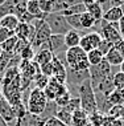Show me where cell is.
<instances>
[{
	"mask_svg": "<svg viewBox=\"0 0 124 126\" xmlns=\"http://www.w3.org/2000/svg\"><path fill=\"white\" fill-rule=\"evenodd\" d=\"M100 41H102V36H100V33L95 32V31L94 32L85 33V35H82L81 43H79V48L83 52L89 53L94 49H98Z\"/></svg>",
	"mask_w": 124,
	"mask_h": 126,
	"instance_id": "9",
	"label": "cell"
},
{
	"mask_svg": "<svg viewBox=\"0 0 124 126\" xmlns=\"http://www.w3.org/2000/svg\"><path fill=\"white\" fill-rule=\"evenodd\" d=\"M71 126H89V114L82 109L73 113V124Z\"/></svg>",
	"mask_w": 124,
	"mask_h": 126,
	"instance_id": "21",
	"label": "cell"
},
{
	"mask_svg": "<svg viewBox=\"0 0 124 126\" xmlns=\"http://www.w3.org/2000/svg\"><path fill=\"white\" fill-rule=\"evenodd\" d=\"M49 80H50L49 77L44 76L41 72H38L36 74L34 80H33L32 88H36V89H40V90H45V88L48 86V84H49Z\"/></svg>",
	"mask_w": 124,
	"mask_h": 126,
	"instance_id": "26",
	"label": "cell"
},
{
	"mask_svg": "<svg viewBox=\"0 0 124 126\" xmlns=\"http://www.w3.org/2000/svg\"><path fill=\"white\" fill-rule=\"evenodd\" d=\"M28 13L26 11V1H23V0H16V4H15V12L13 15L19 19V21H21V19Z\"/></svg>",
	"mask_w": 124,
	"mask_h": 126,
	"instance_id": "29",
	"label": "cell"
},
{
	"mask_svg": "<svg viewBox=\"0 0 124 126\" xmlns=\"http://www.w3.org/2000/svg\"><path fill=\"white\" fill-rule=\"evenodd\" d=\"M36 27L33 24H25V23H19L17 28L15 29V36L20 40H26L31 43L34 37Z\"/></svg>",
	"mask_w": 124,
	"mask_h": 126,
	"instance_id": "13",
	"label": "cell"
},
{
	"mask_svg": "<svg viewBox=\"0 0 124 126\" xmlns=\"http://www.w3.org/2000/svg\"><path fill=\"white\" fill-rule=\"evenodd\" d=\"M53 53L50 52V50L48 48H42V49H40L36 52L34 54V63L37 64L38 66H41V65H45V64H48V63H52V60H53Z\"/></svg>",
	"mask_w": 124,
	"mask_h": 126,
	"instance_id": "19",
	"label": "cell"
},
{
	"mask_svg": "<svg viewBox=\"0 0 124 126\" xmlns=\"http://www.w3.org/2000/svg\"><path fill=\"white\" fill-rule=\"evenodd\" d=\"M40 72H41L44 76L52 78L53 77V63H48V64H45V65H41L40 66Z\"/></svg>",
	"mask_w": 124,
	"mask_h": 126,
	"instance_id": "40",
	"label": "cell"
},
{
	"mask_svg": "<svg viewBox=\"0 0 124 126\" xmlns=\"http://www.w3.org/2000/svg\"><path fill=\"white\" fill-rule=\"evenodd\" d=\"M99 33H100L103 40L113 44V45L123 40V37L119 32V23H111L110 24V23L104 21V20H100Z\"/></svg>",
	"mask_w": 124,
	"mask_h": 126,
	"instance_id": "7",
	"label": "cell"
},
{
	"mask_svg": "<svg viewBox=\"0 0 124 126\" xmlns=\"http://www.w3.org/2000/svg\"><path fill=\"white\" fill-rule=\"evenodd\" d=\"M48 48L54 57H61V54L65 56L66 50H68L65 45V37L61 35H52L48 41Z\"/></svg>",
	"mask_w": 124,
	"mask_h": 126,
	"instance_id": "11",
	"label": "cell"
},
{
	"mask_svg": "<svg viewBox=\"0 0 124 126\" xmlns=\"http://www.w3.org/2000/svg\"><path fill=\"white\" fill-rule=\"evenodd\" d=\"M119 32H120V35H122L123 40H124V17L119 21Z\"/></svg>",
	"mask_w": 124,
	"mask_h": 126,
	"instance_id": "46",
	"label": "cell"
},
{
	"mask_svg": "<svg viewBox=\"0 0 124 126\" xmlns=\"http://www.w3.org/2000/svg\"><path fill=\"white\" fill-rule=\"evenodd\" d=\"M89 72H90V82H91L92 88L96 86L99 82H102L104 78L112 76L111 65H110L106 60H103L102 63L96 66H90Z\"/></svg>",
	"mask_w": 124,
	"mask_h": 126,
	"instance_id": "8",
	"label": "cell"
},
{
	"mask_svg": "<svg viewBox=\"0 0 124 126\" xmlns=\"http://www.w3.org/2000/svg\"><path fill=\"white\" fill-rule=\"evenodd\" d=\"M66 21L68 24L71 27V29H75V31H79L82 32V27H81V15H71V16H66Z\"/></svg>",
	"mask_w": 124,
	"mask_h": 126,
	"instance_id": "32",
	"label": "cell"
},
{
	"mask_svg": "<svg viewBox=\"0 0 124 126\" xmlns=\"http://www.w3.org/2000/svg\"><path fill=\"white\" fill-rule=\"evenodd\" d=\"M12 36H15V32H11V31L0 27V45H1L5 40H8L9 37H12Z\"/></svg>",
	"mask_w": 124,
	"mask_h": 126,
	"instance_id": "43",
	"label": "cell"
},
{
	"mask_svg": "<svg viewBox=\"0 0 124 126\" xmlns=\"http://www.w3.org/2000/svg\"><path fill=\"white\" fill-rule=\"evenodd\" d=\"M19 23H20L19 19L16 17L15 15H8V16H5V17H3L0 20V27L11 31V32H15V29L17 28Z\"/></svg>",
	"mask_w": 124,
	"mask_h": 126,
	"instance_id": "22",
	"label": "cell"
},
{
	"mask_svg": "<svg viewBox=\"0 0 124 126\" xmlns=\"http://www.w3.org/2000/svg\"><path fill=\"white\" fill-rule=\"evenodd\" d=\"M96 23L98 21H96L89 12H85V13L81 15V27H82L83 31L85 29H92Z\"/></svg>",
	"mask_w": 124,
	"mask_h": 126,
	"instance_id": "27",
	"label": "cell"
},
{
	"mask_svg": "<svg viewBox=\"0 0 124 126\" xmlns=\"http://www.w3.org/2000/svg\"><path fill=\"white\" fill-rule=\"evenodd\" d=\"M87 60H89L90 66H96L104 60V56H103L98 49H94V50H91V52L87 53Z\"/></svg>",
	"mask_w": 124,
	"mask_h": 126,
	"instance_id": "28",
	"label": "cell"
},
{
	"mask_svg": "<svg viewBox=\"0 0 124 126\" xmlns=\"http://www.w3.org/2000/svg\"><path fill=\"white\" fill-rule=\"evenodd\" d=\"M40 4V9L44 15H49L53 13V1L52 0H38Z\"/></svg>",
	"mask_w": 124,
	"mask_h": 126,
	"instance_id": "36",
	"label": "cell"
},
{
	"mask_svg": "<svg viewBox=\"0 0 124 126\" xmlns=\"http://www.w3.org/2000/svg\"><path fill=\"white\" fill-rule=\"evenodd\" d=\"M112 48H113V44H111V43H108V41H106V40L102 39V41H100L99 47H98V50L103 54V56H106Z\"/></svg>",
	"mask_w": 124,
	"mask_h": 126,
	"instance_id": "39",
	"label": "cell"
},
{
	"mask_svg": "<svg viewBox=\"0 0 124 126\" xmlns=\"http://www.w3.org/2000/svg\"><path fill=\"white\" fill-rule=\"evenodd\" d=\"M15 4H16V0H5L0 4V20L8 15H13Z\"/></svg>",
	"mask_w": 124,
	"mask_h": 126,
	"instance_id": "24",
	"label": "cell"
},
{
	"mask_svg": "<svg viewBox=\"0 0 124 126\" xmlns=\"http://www.w3.org/2000/svg\"><path fill=\"white\" fill-rule=\"evenodd\" d=\"M120 72L124 73V61H123V64H122V65H120Z\"/></svg>",
	"mask_w": 124,
	"mask_h": 126,
	"instance_id": "48",
	"label": "cell"
},
{
	"mask_svg": "<svg viewBox=\"0 0 124 126\" xmlns=\"http://www.w3.org/2000/svg\"><path fill=\"white\" fill-rule=\"evenodd\" d=\"M13 57H15V53H7V52L1 53V56H0V77H1V74L9 68Z\"/></svg>",
	"mask_w": 124,
	"mask_h": 126,
	"instance_id": "25",
	"label": "cell"
},
{
	"mask_svg": "<svg viewBox=\"0 0 124 126\" xmlns=\"http://www.w3.org/2000/svg\"><path fill=\"white\" fill-rule=\"evenodd\" d=\"M113 47L118 49V52L122 54V57L124 59V40H122V41H119V43H116Z\"/></svg>",
	"mask_w": 124,
	"mask_h": 126,
	"instance_id": "45",
	"label": "cell"
},
{
	"mask_svg": "<svg viewBox=\"0 0 124 126\" xmlns=\"http://www.w3.org/2000/svg\"><path fill=\"white\" fill-rule=\"evenodd\" d=\"M120 96H122V98L124 100V89H123V90H120Z\"/></svg>",
	"mask_w": 124,
	"mask_h": 126,
	"instance_id": "50",
	"label": "cell"
},
{
	"mask_svg": "<svg viewBox=\"0 0 124 126\" xmlns=\"http://www.w3.org/2000/svg\"><path fill=\"white\" fill-rule=\"evenodd\" d=\"M0 92L3 97L16 108L23 104V90H21V76L19 66H12L7 69L0 77Z\"/></svg>",
	"mask_w": 124,
	"mask_h": 126,
	"instance_id": "1",
	"label": "cell"
},
{
	"mask_svg": "<svg viewBox=\"0 0 124 126\" xmlns=\"http://www.w3.org/2000/svg\"><path fill=\"white\" fill-rule=\"evenodd\" d=\"M103 122H104V117H103V114L99 113V111L89 115V124H91L92 126H100Z\"/></svg>",
	"mask_w": 124,
	"mask_h": 126,
	"instance_id": "38",
	"label": "cell"
},
{
	"mask_svg": "<svg viewBox=\"0 0 124 126\" xmlns=\"http://www.w3.org/2000/svg\"><path fill=\"white\" fill-rule=\"evenodd\" d=\"M28 45H31V43L26 41V40H17V44H16V48H15V54H17V56H20V53L24 50Z\"/></svg>",
	"mask_w": 124,
	"mask_h": 126,
	"instance_id": "42",
	"label": "cell"
},
{
	"mask_svg": "<svg viewBox=\"0 0 124 126\" xmlns=\"http://www.w3.org/2000/svg\"><path fill=\"white\" fill-rule=\"evenodd\" d=\"M113 81V86H115V90H123L124 89V73L118 72L116 74H113L112 77Z\"/></svg>",
	"mask_w": 124,
	"mask_h": 126,
	"instance_id": "33",
	"label": "cell"
},
{
	"mask_svg": "<svg viewBox=\"0 0 124 126\" xmlns=\"http://www.w3.org/2000/svg\"><path fill=\"white\" fill-rule=\"evenodd\" d=\"M65 64L66 68L71 70H77V72H82V70H89L90 64L87 60V53L79 48H70L66 50L65 53Z\"/></svg>",
	"mask_w": 124,
	"mask_h": 126,
	"instance_id": "3",
	"label": "cell"
},
{
	"mask_svg": "<svg viewBox=\"0 0 124 126\" xmlns=\"http://www.w3.org/2000/svg\"><path fill=\"white\" fill-rule=\"evenodd\" d=\"M83 4L86 5V11L89 12L96 21H100V20L103 19L104 11H103V8H102V5H100L99 1H92V0H90V1H83Z\"/></svg>",
	"mask_w": 124,
	"mask_h": 126,
	"instance_id": "15",
	"label": "cell"
},
{
	"mask_svg": "<svg viewBox=\"0 0 124 126\" xmlns=\"http://www.w3.org/2000/svg\"><path fill=\"white\" fill-rule=\"evenodd\" d=\"M0 126H9L8 124H7V122L4 121V120H3V118L1 117H0Z\"/></svg>",
	"mask_w": 124,
	"mask_h": 126,
	"instance_id": "47",
	"label": "cell"
},
{
	"mask_svg": "<svg viewBox=\"0 0 124 126\" xmlns=\"http://www.w3.org/2000/svg\"><path fill=\"white\" fill-rule=\"evenodd\" d=\"M56 118L58 121H61L62 124L66 125V126H71V124H73V114L69 113V111H66L65 109H59V110L57 111Z\"/></svg>",
	"mask_w": 124,
	"mask_h": 126,
	"instance_id": "30",
	"label": "cell"
},
{
	"mask_svg": "<svg viewBox=\"0 0 124 126\" xmlns=\"http://www.w3.org/2000/svg\"><path fill=\"white\" fill-rule=\"evenodd\" d=\"M104 60L111 66H120L123 64V61H124V59L122 57V54L118 52V49H116L115 47H113V48L104 56Z\"/></svg>",
	"mask_w": 124,
	"mask_h": 126,
	"instance_id": "20",
	"label": "cell"
},
{
	"mask_svg": "<svg viewBox=\"0 0 124 126\" xmlns=\"http://www.w3.org/2000/svg\"><path fill=\"white\" fill-rule=\"evenodd\" d=\"M65 45L66 48L70 49V48H75V47H79V43H81V39H82V35L79 31H75V29H71L66 33L65 36Z\"/></svg>",
	"mask_w": 124,
	"mask_h": 126,
	"instance_id": "17",
	"label": "cell"
},
{
	"mask_svg": "<svg viewBox=\"0 0 124 126\" xmlns=\"http://www.w3.org/2000/svg\"><path fill=\"white\" fill-rule=\"evenodd\" d=\"M78 98L81 101V109L83 111H86L89 115L98 111L95 92L92 89V85L90 82V80H87L86 82H83L78 88Z\"/></svg>",
	"mask_w": 124,
	"mask_h": 126,
	"instance_id": "2",
	"label": "cell"
},
{
	"mask_svg": "<svg viewBox=\"0 0 124 126\" xmlns=\"http://www.w3.org/2000/svg\"><path fill=\"white\" fill-rule=\"evenodd\" d=\"M122 19H123V12L120 9V7H111V8L104 11L102 20L111 24V23H119Z\"/></svg>",
	"mask_w": 124,
	"mask_h": 126,
	"instance_id": "16",
	"label": "cell"
},
{
	"mask_svg": "<svg viewBox=\"0 0 124 126\" xmlns=\"http://www.w3.org/2000/svg\"><path fill=\"white\" fill-rule=\"evenodd\" d=\"M66 111H69V113H74V111H77V110H79L81 109V101H79V98L77 97V98H71V100L69 101V104L66 105L65 108Z\"/></svg>",
	"mask_w": 124,
	"mask_h": 126,
	"instance_id": "35",
	"label": "cell"
},
{
	"mask_svg": "<svg viewBox=\"0 0 124 126\" xmlns=\"http://www.w3.org/2000/svg\"><path fill=\"white\" fill-rule=\"evenodd\" d=\"M48 102L49 101L46 98L45 93H44V90L33 88L28 97V101H26V110H28V113H31L33 115H40L41 117L46 109Z\"/></svg>",
	"mask_w": 124,
	"mask_h": 126,
	"instance_id": "4",
	"label": "cell"
},
{
	"mask_svg": "<svg viewBox=\"0 0 124 126\" xmlns=\"http://www.w3.org/2000/svg\"><path fill=\"white\" fill-rule=\"evenodd\" d=\"M0 117H1L9 126H15V124H16L15 110H13V108L11 106V104L3 97L1 92H0Z\"/></svg>",
	"mask_w": 124,
	"mask_h": 126,
	"instance_id": "12",
	"label": "cell"
},
{
	"mask_svg": "<svg viewBox=\"0 0 124 126\" xmlns=\"http://www.w3.org/2000/svg\"><path fill=\"white\" fill-rule=\"evenodd\" d=\"M33 25L36 27V33H34L33 40L31 41V45H32V48L37 52V50H40L44 45L48 44L50 36H52V32H50L48 24H46L44 20H36V21L33 23Z\"/></svg>",
	"mask_w": 124,
	"mask_h": 126,
	"instance_id": "5",
	"label": "cell"
},
{
	"mask_svg": "<svg viewBox=\"0 0 124 126\" xmlns=\"http://www.w3.org/2000/svg\"><path fill=\"white\" fill-rule=\"evenodd\" d=\"M71 94H70V92H66V93L65 94H62V96L61 97H58V98H56V105H57V106H58L59 109H63V108H65L66 106V105H68L69 104V101L70 100H71Z\"/></svg>",
	"mask_w": 124,
	"mask_h": 126,
	"instance_id": "37",
	"label": "cell"
},
{
	"mask_svg": "<svg viewBox=\"0 0 124 126\" xmlns=\"http://www.w3.org/2000/svg\"><path fill=\"white\" fill-rule=\"evenodd\" d=\"M66 92H69L68 88H66V85L59 84L57 80H54V78H50L48 86L44 90V93H45L48 101H56V98L61 97L62 94L66 93Z\"/></svg>",
	"mask_w": 124,
	"mask_h": 126,
	"instance_id": "10",
	"label": "cell"
},
{
	"mask_svg": "<svg viewBox=\"0 0 124 126\" xmlns=\"http://www.w3.org/2000/svg\"><path fill=\"white\" fill-rule=\"evenodd\" d=\"M17 40H19V39H17L16 36H12V37H9L8 40H5V41L1 44L3 52L15 53V48H16V44H17Z\"/></svg>",
	"mask_w": 124,
	"mask_h": 126,
	"instance_id": "31",
	"label": "cell"
},
{
	"mask_svg": "<svg viewBox=\"0 0 124 126\" xmlns=\"http://www.w3.org/2000/svg\"><path fill=\"white\" fill-rule=\"evenodd\" d=\"M34 54H36V50L32 48V45H28L20 53V57H21L23 61H33L34 60Z\"/></svg>",
	"mask_w": 124,
	"mask_h": 126,
	"instance_id": "34",
	"label": "cell"
},
{
	"mask_svg": "<svg viewBox=\"0 0 124 126\" xmlns=\"http://www.w3.org/2000/svg\"><path fill=\"white\" fill-rule=\"evenodd\" d=\"M1 53H3V48H1V45H0V56H1Z\"/></svg>",
	"mask_w": 124,
	"mask_h": 126,
	"instance_id": "51",
	"label": "cell"
},
{
	"mask_svg": "<svg viewBox=\"0 0 124 126\" xmlns=\"http://www.w3.org/2000/svg\"><path fill=\"white\" fill-rule=\"evenodd\" d=\"M124 100L122 98V96H120V92L119 90H115L113 93L111 94V96L108 97V102H110V105H119V104H122Z\"/></svg>",
	"mask_w": 124,
	"mask_h": 126,
	"instance_id": "41",
	"label": "cell"
},
{
	"mask_svg": "<svg viewBox=\"0 0 124 126\" xmlns=\"http://www.w3.org/2000/svg\"><path fill=\"white\" fill-rule=\"evenodd\" d=\"M44 126H66V125H63L62 122H61V121H58L56 117H52V118H49V120H46V121H45Z\"/></svg>",
	"mask_w": 124,
	"mask_h": 126,
	"instance_id": "44",
	"label": "cell"
},
{
	"mask_svg": "<svg viewBox=\"0 0 124 126\" xmlns=\"http://www.w3.org/2000/svg\"><path fill=\"white\" fill-rule=\"evenodd\" d=\"M21 122L24 124V126H44L45 124V121L40 115H33L31 113H26L25 117L21 118Z\"/></svg>",
	"mask_w": 124,
	"mask_h": 126,
	"instance_id": "23",
	"label": "cell"
},
{
	"mask_svg": "<svg viewBox=\"0 0 124 126\" xmlns=\"http://www.w3.org/2000/svg\"><path fill=\"white\" fill-rule=\"evenodd\" d=\"M44 21L48 24L52 35H61L65 36L69 31H71V27L68 24L65 16L59 15V13H49Z\"/></svg>",
	"mask_w": 124,
	"mask_h": 126,
	"instance_id": "6",
	"label": "cell"
},
{
	"mask_svg": "<svg viewBox=\"0 0 124 126\" xmlns=\"http://www.w3.org/2000/svg\"><path fill=\"white\" fill-rule=\"evenodd\" d=\"M26 11L31 16H33L34 20H45L46 15H44L40 9V4H38V0H29L26 1Z\"/></svg>",
	"mask_w": 124,
	"mask_h": 126,
	"instance_id": "18",
	"label": "cell"
},
{
	"mask_svg": "<svg viewBox=\"0 0 124 126\" xmlns=\"http://www.w3.org/2000/svg\"><path fill=\"white\" fill-rule=\"evenodd\" d=\"M120 9H122V12H123V17H124V3L122 5H120Z\"/></svg>",
	"mask_w": 124,
	"mask_h": 126,
	"instance_id": "49",
	"label": "cell"
},
{
	"mask_svg": "<svg viewBox=\"0 0 124 126\" xmlns=\"http://www.w3.org/2000/svg\"><path fill=\"white\" fill-rule=\"evenodd\" d=\"M53 77L59 84L66 85V65L57 57H53Z\"/></svg>",
	"mask_w": 124,
	"mask_h": 126,
	"instance_id": "14",
	"label": "cell"
}]
</instances>
